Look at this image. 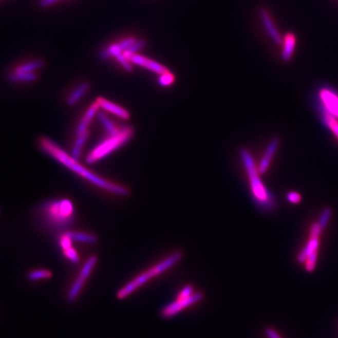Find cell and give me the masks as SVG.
<instances>
[{
	"instance_id": "obj_1",
	"label": "cell",
	"mask_w": 338,
	"mask_h": 338,
	"mask_svg": "<svg viewBox=\"0 0 338 338\" xmlns=\"http://www.w3.org/2000/svg\"><path fill=\"white\" fill-rule=\"evenodd\" d=\"M40 145L42 149L49 156H51L58 162L70 169L73 173H76L93 185L116 195L122 196V197L129 195L130 192L128 188L125 187L123 185L114 183L92 173L86 167L79 164L78 160L74 159L71 155L66 153L65 151L51 139L46 137H41L40 140Z\"/></svg>"
},
{
	"instance_id": "obj_2",
	"label": "cell",
	"mask_w": 338,
	"mask_h": 338,
	"mask_svg": "<svg viewBox=\"0 0 338 338\" xmlns=\"http://www.w3.org/2000/svg\"><path fill=\"white\" fill-rule=\"evenodd\" d=\"M184 253L181 250H176L171 254H169L164 259L160 261L157 264L151 266L147 270H145L138 276L133 278L128 284L121 288L117 292V298L119 300H123L128 296L140 289L145 284H147L151 279L158 277L160 275L163 274L165 272L168 271L169 269L174 267L183 258Z\"/></svg>"
},
{
	"instance_id": "obj_3",
	"label": "cell",
	"mask_w": 338,
	"mask_h": 338,
	"mask_svg": "<svg viewBox=\"0 0 338 338\" xmlns=\"http://www.w3.org/2000/svg\"><path fill=\"white\" fill-rule=\"evenodd\" d=\"M240 158L246 169L253 199L258 207L264 210H271L275 205L274 197L261 181V174L252 155L248 149H243L240 151Z\"/></svg>"
},
{
	"instance_id": "obj_4",
	"label": "cell",
	"mask_w": 338,
	"mask_h": 338,
	"mask_svg": "<svg viewBox=\"0 0 338 338\" xmlns=\"http://www.w3.org/2000/svg\"><path fill=\"white\" fill-rule=\"evenodd\" d=\"M40 212L46 223L54 229L68 227L76 218L74 204L68 199L46 202L40 208Z\"/></svg>"
},
{
	"instance_id": "obj_5",
	"label": "cell",
	"mask_w": 338,
	"mask_h": 338,
	"mask_svg": "<svg viewBox=\"0 0 338 338\" xmlns=\"http://www.w3.org/2000/svg\"><path fill=\"white\" fill-rule=\"evenodd\" d=\"M133 134L134 130L133 127H122L118 134L108 136L107 138L98 143L86 157V162L88 164H93L108 156L113 151H116L129 141Z\"/></svg>"
},
{
	"instance_id": "obj_6",
	"label": "cell",
	"mask_w": 338,
	"mask_h": 338,
	"mask_svg": "<svg viewBox=\"0 0 338 338\" xmlns=\"http://www.w3.org/2000/svg\"><path fill=\"white\" fill-rule=\"evenodd\" d=\"M204 298L202 291H195L192 295L185 298H176V301L164 306L161 310V315L164 318H170L178 315L185 309L196 305Z\"/></svg>"
},
{
	"instance_id": "obj_7",
	"label": "cell",
	"mask_w": 338,
	"mask_h": 338,
	"mask_svg": "<svg viewBox=\"0 0 338 338\" xmlns=\"http://www.w3.org/2000/svg\"><path fill=\"white\" fill-rule=\"evenodd\" d=\"M97 257L96 255H92L88 258L87 261L84 264L80 273L77 279L74 280V284L71 287V289L67 293V298L68 302H74V301L79 297L81 291L83 288L84 285L86 284V281L90 276L91 273L93 270L96 264L97 263Z\"/></svg>"
},
{
	"instance_id": "obj_8",
	"label": "cell",
	"mask_w": 338,
	"mask_h": 338,
	"mask_svg": "<svg viewBox=\"0 0 338 338\" xmlns=\"http://www.w3.org/2000/svg\"><path fill=\"white\" fill-rule=\"evenodd\" d=\"M323 230H321L317 222L312 224L310 230V238H309V242H308V245L297 255V260L299 263L306 262L307 258L312 255V253L318 251V245H320V236Z\"/></svg>"
},
{
	"instance_id": "obj_9",
	"label": "cell",
	"mask_w": 338,
	"mask_h": 338,
	"mask_svg": "<svg viewBox=\"0 0 338 338\" xmlns=\"http://www.w3.org/2000/svg\"><path fill=\"white\" fill-rule=\"evenodd\" d=\"M126 58H128L133 64L144 67L146 69L153 71V72L156 73V74H159V76L168 71V70L164 66L161 65V64L157 62V61L148 59V58L141 56V55L137 54V53L129 55V56H127Z\"/></svg>"
},
{
	"instance_id": "obj_10",
	"label": "cell",
	"mask_w": 338,
	"mask_h": 338,
	"mask_svg": "<svg viewBox=\"0 0 338 338\" xmlns=\"http://www.w3.org/2000/svg\"><path fill=\"white\" fill-rule=\"evenodd\" d=\"M279 140L278 138H273L271 141L269 142L264 155L260 161L259 164L258 165V172L260 174H265L268 171V169L273 161V157L276 155V151L279 147Z\"/></svg>"
},
{
	"instance_id": "obj_11",
	"label": "cell",
	"mask_w": 338,
	"mask_h": 338,
	"mask_svg": "<svg viewBox=\"0 0 338 338\" xmlns=\"http://www.w3.org/2000/svg\"><path fill=\"white\" fill-rule=\"evenodd\" d=\"M259 14L261 22H262L263 25H264L269 36L271 37L272 40L275 43L280 45L283 43L282 37H281L279 31L275 27L274 23L272 20L271 16L269 15V12L266 9L261 8L260 9Z\"/></svg>"
},
{
	"instance_id": "obj_12",
	"label": "cell",
	"mask_w": 338,
	"mask_h": 338,
	"mask_svg": "<svg viewBox=\"0 0 338 338\" xmlns=\"http://www.w3.org/2000/svg\"><path fill=\"white\" fill-rule=\"evenodd\" d=\"M96 101L98 103L100 108L104 109L106 111L109 112L118 118L125 119V120H127L130 118V114L128 110L122 108L120 106L117 105L115 103L110 102V100H107L104 97H98Z\"/></svg>"
},
{
	"instance_id": "obj_13",
	"label": "cell",
	"mask_w": 338,
	"mask_h": 338,
	"mask_svg": "<svg viewBox=\"0 0 338 338\" xmlns=\"http://www.w3.org/2000/svg\"><path fill=\"white\" fill-rule=\"evenodd\" d=\"M320 97L328 113L338 118V96L328 89L320 91Z\"/></svg>"
},
{
	"instance_id": "obj_14",
	"label": "cell",
	"mask_w": 338,
	"mask_h": 338,
	"mask_svg": "<svg viewBox=\"0 0 338 338\" xmlns=\"http://www.w3.org/2000/svg\"><path fill=\"white\" fill-rule=\"evenodd\" d=\"M100 108V105H99L97 101L93 103V104H91L90 107L86 110V113L82 117V120L80 121L79 125H78L77 128H76V135L80 134V133L87 130L88 127L89 126V124L92 122L95 115L98 114L97 112H98Z\"/></svg>"
},
{
	"instance_id": "obj_15",
	"label": "cell",
	"mask_w": 338,
	"mask_h": 338,
	"mask_svg": "<svg viewBox=\"0 0 338 338\" xmlns=\"http://www.w3.org/2000/svg\"><path fill=\"white\" fill-rule=\"evenodd\" d=\"M295 35L292 33L287 34L284 40V48H283L282 59L284 61H289L292 58L295 48Z\"/></svg>"
},
{
	"instance_id": "obj_16",
	"label": "cell",
	"mask_w": 338,
	"mask_h": 338,
	"mask_svg": "<svg viewBox=\"0 0 338 338\" xmlns=\"http://www.w3.org/2000/svg\"><path fill=\"white\" fill-rule=\"evenodd\" d=\"M89 87H90L89 84L86 82L79 85L67 98V104L69 106L76 105L79 100L86 95V92L89 91Z\"/></svg>"
},
{
	"instance_id": "obj_17",
	"label": "cell",
	"mask_w": 338,
	"mask_h": 338,
	"mask_svg": "<svg viewBox=\"0 0 338 338\" xmlns=\"http://www.w3.org/2000/svg\"><path fill=\"white\" fill-rule=\"evenodd\" d=\"M97 117H98L99 120H100V122L102 124L104 129L107 132L108 136H113V135L118 134V133L121 131V129H122V127L117 126V125L110 120V118L107 116V115L103 113V112H100V113L97 114Z\"/></svg>"
},
{
	"instance_id": "obj_18",
	"label": "cell",
	"mask_w": 338,
	"mask_h": 338,
	"mask_svg": "<svg viewBox=\"0 0 338 338\" xmlns=\"http://www.w3.org/2000/svg\"><path fill=\"white\" fill-rule=\"evenodd\" d=\"M89 133L88 130L83 132V133H80V134L77 135V139H76V143H74V146H73L72 151H71V156L74 159H79L81 152H82V147H83L84 145L86 143V140L89 138Z\"/></svg>"
},
{
	"instance_id": "obj_19",
	"label": "cell",
	"mask_w": 338,
	"mask_h": 338,
	"mask_svg": "<svg viewBox=\"0 0 338 338\" xmlns=\"http://www.w3.org/2000/svg\"><path fill=\"white\" fill-rule=\"evenodd\" d=\"M67 234L74 241L85 243H96L97 237L90 233H79V232H67Z\"/></svg>"
},
{
	"instance_id": "obj_20",
	"label": "cell",
	"mask_w": 338,
	"mask_h": 338,
	"mask_svg": "<svg viewBox=\"0 0 338 338\" xmlns=\"http://www.w3.org/2000/svg\"><path fill=\"white\" fill-rule=\"evenodd\" d=\"M44 64L45 61H43V60H35V61H33L31 62L27 63V64L20 66L14 71H16V72L32 73L35 70L41 68L42 67L44 66Z\"/></svg>"
},
{
	"instance_id": "obj_21",
	"label": "cell",
	"mask_w": 338,
	"mask_h": 338,
	"mask_svg": "<svg viewBox=\"0 0 338 338\" xmlns=\"http://www.w3.org/2000/svg\"><path fill=\"white\" fill-rule=\"evenodd\" d=\"M123 48H122L120 43H119L118 44L111 45V46H109L107 49H104L100 53V58L102 60H107L108 58H112V57H115V58L118 55L123 53Z\"/></svg>"
},
{
	"instance_id": "obj_22",
	"label": "cell",
	"mask_w": 338,
	"mask_h": 338,
	"mask_svg": "<svg viewBox=\"0 0 338 338\" xmlns=\"http://www.w3.org/2000/svg\"><path fill=\"white\" fill-rule=\"evenodd\" d=\"M9 79L11 82H33L37 79V74L35 72L32 73H22L14 72L11 73L9 76Z\"/></svg>"
},
{
	"instance_id": "obj_23",
	"label": "cell",
	"mask_w": 338,
	"mask_h": 338,
	"mask_svg": "<svg viewBox=\"0 0 338 338\" xmlns=\"http://www.w3.org/2000/svg\"><path fill=\"white\" fill-rule=\"evenodd\" d=\"M53 274L47 269H39L30 272L28 274V279L30 281H36L40 279H49L51 278Z\"/></svg>"
},
{
	"instance_id": "obj_24",
	"label": "cell",
	"mask_w": 338,
	"mask_h": 338,
	"mask_svg": "<svg viewBox=\"0 0 338 338\" xmlns=\"http://www.w3.org/2000/svg\"><path fill=\"white\" fill-rule=\"evenodd\" d=\"M324 118L327 126L338 140V122L336 117L333 116L331 114L327 113L324 115Z\"/></svg>"
},
{
	"instance_id": "obj_25",
	"label": "cell",
	"mask_w": 338,
	"mask_h": 338,
	"mask_svg": "<svg viewBox=\"0 0 338 338\" xmlns=\"http://www.w3.org/2000/svg\"><path fill=\"white\" fill-rule=\"evenodd\" d=\"M331 216L332 210L330 208H325L322 211V212H321V215H320V218H318V222L317 223L318 224V226H320V228H321L323 231L327 227V226L328 225Z\"/></svg>"
},
{
	"instance_id": "obj_26",
	"label": "cell",
	"mask_w": 338,
	"mask_h": 338,
	"mask_svg": "<svg viewBox=\"0 0 338 338\" xmlns=\"http://www.w3.org/2000/svg\"><path fill=\"white\" fill-rule=\"evenodd\" d=\"M146 45V42L144 40H136L133 44L129 46L128 49L123 52V54L125 57L129 56V55L136 54L137 52L140 49H143Z\"/></svg>"
},
{
	"instance_id": "obj_27",
	"label": "cell",
	"mask_w": 338,
	"mask_h": 338,
	"mask_svg": "<svg viewBox=\"0 0 338 338\" xmlns=\"http://www.w3.org/2000/svg\"><path fill=\"white\" fill-rule=\"evenodd\" d=\"M175 76L172 73L167 71L164 74H160L159 79H158V82L161 86L167 87V86H171L172 84L174 82Z\"/></svg>"
},
{
	"instance_id": "obj_28",
	"label": "cell",
	"mask_w": 338,
	"mask_h": 338,
	"mask_svg": "<svg viewBox=\"0 0 338 338\" xmlns=\"http://www.w3.org/2000/svg\"><path fill=\"white\" fill-rule=\"evenodd\" d=\"M63 251H64V255H65L66 258H68L71 262L77 264L80 261L79 254H78L76 250L73 248L72 247L67 248V249L63 250Z\"/></svg>"
},
{
	"instance_id": "obj_29",
	"label": "cell",
	"mask_w": 338,
	"mask_h": 338,
	"mask_svg": "<svg viewBox=\"0 0 338 338\" xmlns=\"http://www.w3.org/2000/svg\"><path fill=\"white\" fill-rule=\"evenodd\" d=\"M117 61L118 62L120 63L121 65L124 67V69L127 71H133V65L132 64L133 63L130 61V60L128 58H127L123 53H121V54L118 55V56L115 57Z\"/></svg>"
},
{
	"instance_id": "obj_30",
	"label": "cell",
	"mask_w": 338,
	"mask_h": 338,
	"mask_svg": "<svg viewBox=\"0 0 338 338\" xmlns=\"http://www.w3.org/2000/svg\"><path fill=\"white\" fill-rule=\"evenodd\" d=\"M317 256H318V251L312 253V255L307 258L306 262H305L306 271L309 272V273L313 271L315 267V264H316Z\"/></svg>"
},
{
	"instance_id": "obj_31",
	"label": "cell",
	"mask_w": 338,
	"mask_h": 338,
	"mask_svg": "<svg viewBox=\"0 0 338 338\" xmlns=\"http://www.w3.org/2000/svg\"><path fill=\"white\" fill-rule=\"evenodd\" d=\"M195 291L194 286L191 285V284H187V285H185V287H182V289L181 290L180 292L179 293L176 298H185V297H190Z\"/></svg>"
},
{
	"instance_id": "obj_32",
	"label": "cell",
	"mask_w": 338,
	"mask_h": 338,
	"mask_svg": "<svg viewBox=\"0 0 338 338\" xmlns=\"http://www.w3.org/2000/svg\"><path fill=\"white\" fill-rule=\"evenodd\" d=\"M72 241L73 240H71V237L67 234V233H64V234H62L60 236L59 243L63 250L67 249V248H71V247H72L71 246Z\"/></svg>"
},
{
	"instance_id": "obj_33",
	"label": "cell",
	"mask_w": 338,
	"mask_h": 338,
	"mask_svg": "<svg viewBox=\"0 0 338 338\" xmlns=\"http://www.w3.org/2000/svg\"><path fill=\"white\" fill-rule=\"evenodd\" d=\"M287 200L291 204H298L302 201V195L297 192L291 191L287 194Z\"/></svg>"
},
{
	"instance_id": "obj_34",
	"label": "cell",
	"mask_w": 338,
	"mask_h": 338,
	"mask_svg": "<svg viewBox=\"0 0 338 338\" xmlns=\"http://www.w3.org/2000/svg\"><path fill=\"white\" fill-rule=\"evenodd\" d=\"M265 333L268 338H282L277 331L272 327H267L265 330Z\"/></svg>"
},
{
	"instance_id": "obj_35",
	"label": "cell",
	"mask_w": 338,
	"mask_h": 338,
	"mask_svg": "<svg viewBox=\"0 0 338 338\" xmlns=\"http://www.w3.org/2000/svg\"><path fill=\"white\" fill-rule=\"evenodd\" d=\"M59 0H40L39 4L42 8H46L49 6L53 5L55 3L58 2Z\"/></svg>"
}]
</instances>
